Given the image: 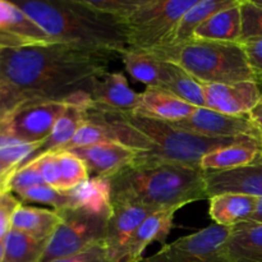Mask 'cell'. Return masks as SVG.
<instances>
[{
	"mask_svg": "<svg viewBox=\"0 0 262 262\" xmlns=\"http://www.w3.org/2000/svg\"><path fill=\"white\" fill-rule=\"evenodd\" d=\"M114 55L61 42L0 46V81L18 102L50 100L90 107L91 87Z\"/></svg>",
	"mask_w": 262,
	"mask_h": 262,
	"instance_id": "1",
	"label": "cell"
},
{
	"mask_svg": "<svg viewBox=\"0 0 262 262\" xmlns=\"http://www.w3.org/2000/svg\"><path fill=\"white\" fill-rule=\"evenodd\" d=\"M107 179L112 202L135 205L151 212L179 210L192 202L209 200L204 171L182 164L136 158Z\"/></svg>",
	"mask_w": 262,
	"mask_h": 262,
	"instance_id": "2",
	"label": "cell"
},
{
	"mask_svg": "<svg viewBox=\"0 0 262 262\" xmlns=\"http://www.w3.org/2000/svg\"><path fill=\"white\" fill-rule=\"evenodd\" d=\"M15 4L51 42L81 46L114 56L129 50L122 22L92 9L84 0H26Z\"/></svg>",
	"mask_w": 262,
	"mask_h": 262,
	"instance_id": "3",
	"label": "cell"
},
{
	"mask_svg": "<svg viewBox=\"0 0 262 262\" xmlns=\"http://www.w3.org/2000/svg\"><path fill=\"white\" fill-rule=\"evenodd\" d=\"M168 63L176 64L202 84H228L255 81L245 50L238 42L192 40L168 43L148 50Z\"/></svg>",
	"mask_w": 262,
	"mask_h": 262,
	"instance_id": "4",
	"label": "cell"
},
{
	"mask_svg": "<svg viewBox=\"0 0 262 262\" xmlns=\"http://www.w3.org/2000/svg\"><path fill=\"white\" fill-rule=\"evenodd\" d=\"M117 117L140 130L152 143V151L137 154L140 160H156L200 168V161L210 151L250 140L251 137L211 138L194 135L174 127L169 122L137 114L135 112L114 110ZM257 140V138H256ZM262 141V140H261Z\"/></svg>",
	"mask_w": 262,
	"mask_h": 262,
	"instance_id": "5",
	"label": "cell"
},
{
	"mask_svg": "<svg viewBox=\"0 0 262 262\" xmlns=\"http://www.w3.org/2000/svg\"><path fill=\"white\" fill-rule=\"evenodd\" d=\"M197 0H141L122 19L129 50L148 51L166 45L182 15Z\"/></svg>",
	"mask_w": 262,
	"mask_h": 262,
	"instance_id": "6",
	"label": "cell"
},
{
	"mask_svg": "<svg viewBox=\"0 0 262 262\" xmlns=\"http://www.w3.org/2000/svg\"><path fill=\"white\" fill-rule=\"evenodd\" d=\"M58 212L61 222L49 239L40 262L73 256L105 241L112 214H100L81 207H71Z\"/></svg>",
	"mask_w": 262,
	"mask_h": 262,
	"instance_id": "7",
	"label": "cell"
},
{
	"mask_svg": "<svg viewBox=\"0 0 262 262\" xmlns=\"http://www.w3.org/2000/svg\"><path fill=\"white\" fill-rule=\"evenodd\" d=\"M68 105L50 100H26L0 118V136L26 143L42 142Z\"/></svg>",
	"mask_w": 262,
	"mask_h": 262,
	"instance_id": "8",
	"label": "cell"
},
{
	"mask_svg": "<svg viewBox=\"0 0 262 262\" xmlns=\"http://www.w3.org/2000/svg\"><path fill=\"white\" fill-rule=\"evenodd\" d=\"M230 233V227L212 224L178 238L138 262H232L227 251Z\"/></svg>",
	"mask_w": 262,
	"mask_h": 262,
	"instance_id": "9",
	"label": "cell"
},
{
	"mask_svg": "<svg viewBox=\"0 0 262 262\" xmlns=\"http://www.w3.org/2000/svg\"><path fill=\"white\" fill-rule=\"evenodd\" d=\"M170 124L204 137H251L262 140V130L250 117H232L209 107H196L187 118Z\"/></svg>",
	"mask_w": 262,
	"mask_h": 262,
	"instance_id": "10",
	"label": "cell"
},
{
	"mask_svg": "<svg viewBox=\"0 0 262 262\" xmlns=\"http://www.w3.org/2000/svg\"><path fill=\"white\" fill-rule=\"evenodd\" d=\"M204 92L206 107L232 117H250L261 100L256 81L204 84Z\"/></svg>",
	"mask_w": 262,
	"mask_h": 262,
	"instance_id": "11",
	"label": "cell"
},
{
	"mask_svg": "<svg viewBox=\"0 0 262 262\" xmlns=\"http://www.w3.org/2000/svg\"><path fill=\"white\" fill-rule=\"evenodd\" d=\"M66 151L83 161L90 178H110L130 165L137 158L136 151L114 142H100Z\"/></svg>",
	"mask_w": 262,
	"mask_h": 262,
	"instance_id": "12",
	"label": "cell"
},
{
	"mask_svg": "<svg viewBox=\"0 0 262 262\" xmlns=\"http://www.w3.org/2000/svg\"><path fill=\"white\" fill-rule=\"evenodd\" d=\"M113 211L107 222L105 246L112 262H122L130 238L143 220L154 212L135 205L112 202Z\"/></svg>",
	"mask_w": 262,
	"mask_h": 262,
	"instance_id": "13",
	"label": "cell"
},
{
	"mask_svg": "<svg viewBox=\"0 0 262 262\" xmlns=\"http://www.w3.org/2000/svg\"><path fill=\"white\" fill-rule=\"evenodd\" d=\"M207 196L220 193H242L262 199V158L242 168L205 173Z\"/></svg>",
	"mask_w": 262,
	"mask_h": 262,
	"instance_id": "14",
	"label": "cell"
},
{
	"mask_svg": "<svg viewBox=\"0 0 262 262\" xmlns=\"http://www.w3.org/2000/svg\"><path fill=\"white\" fill-rule=\"evenodd\" d=\"M51 42L42 30L15 3L0 0V46Z\"/></svg>",
	"mask_w": 262,
	"mask_h": 262,
	"instance_id": "15",
	"label": "cell"
},
{
	"mask_svg": "<svg viewBox=\"0 0 262 262\" xmlns=\"http://www.w3.org/2000/svg\"><path fill=\"white\" fill-rule=\"evenodd\" d=\"M92 104L119 112H135L140 105L141 94L128 84L127 78L119 72H106L91 87Z\"/></svg>",
	"mask_w": 262,
	"mask_h": 262,
	"instance_id": "16",
	"label": "cell"
},
{
	"mask_svg": "<svg viewBox=\"0 0 262 262\" xmlns=\"http://www.w3.org/2000/svg\"><path fill=\"white\" fill-rule=\"evenodd\" d=\"M125 71L146 87L161 89L178 71L176 64L168 63L148 51L127 50L120 55Z\"/></svg>",
	"mask_w": 262,
	"mask_h": 262,
	"instance_id": "17",
	"label": "cell"
},
{
	"mask_svg": "<svg viewBox=\"0 0 262 262\" xmlns=\"http://www.w3.org/2000/svg\"><path fill=\"white\" fill-rule=\"evenodd\" d=\"M178 210H163L148 215L130 238L122 262H138L148 245L165 242L173 229L174 215Z\"/></svg>",
	"mask_w": 262,
	"mask_h": 262,
	"instance_id": "18",
	"label": "cell"
},
{
	"mask_svg": "<svg viewBox=\"0 0 262 262\" xmlns=\"http://www.w3.org/2000/svg\"><path fill=\"white\" fill-rule=\"evenodd\" d=\"M262 141L256 138L233 143L230 146L210 151L200 161V169L204 173L224 171L250 165L261 152Z\"/></svg>",
	"mask_w": 262,
	"mask_h": 262,
	"instance_id": "19",
	"label": "cell"
},
{
	"mask_svg": "<svg viewBox=\"0 0 262 262\" xmlns=\"http://www.w3.org/2000/svg\"><path fill=\"white\" fill-rule=\"evenodd\" d=\"M196 107L158 87H146L141 94L140 105L135 113L164 122H178L194 112Z\"/></svg>",
	"mask_w": 262,
	"mask_h": 262,
	"instance_id": "20",
	"label": "cell"
},
{
	"mask_svg": "<svg viewBox=\"0 0 262 262\" xmlns=\"http://www.w3.org/2000/svg\"><path fill=\"white\" fill-rule=\"evenodd\" d=\"M258 200L242 193L215 194L209 199V215L214 224L232 228L246 222L255 212Z\"/></svg>",
	"mask_w": 262,
	"mask_h": 262,
	"instance_id": "21",
	"label": "cell"
},
{
	"mask_svg": "<svg viewBox=\"0 0 262 262\" xmlns=\"http://www.w3.org/2000/svg\"><path fill=\"white\" fill-rule=\"evenodd\" d=\"M86 117V109L78 105H68L66 112L60 115L54 125L53 130L48 138L40 142L37 150L25 161L20 166H25L37 159L43 154L51 152V151H60L67 147L69 142L73 140L77 130L79 129ZM19 166V168H20Z\"/></svg>",
	"mask_w": 262,
	"mask_h": 262,
	"instance_id": "22",
	"label": "cell"
},
{
	"mask_svg": "<svg viewBox=\"0 0 262 262\" xmlns=\"http://www.w3.org/2000/svg\"><path fill=\"white\" fill-rule=\"evenodd\" d=\"M241 0L237 4L215 13L207 18L194 32V40L239 42L241 38Z\"/></svg>",
	"mask_w": 262,
	"mask_h": 262,
	"instance_id": "23",
	"label": "cell"
},
{
	"mask_svg": "<svg viewBox=\"0 0 262 262\" xmlns=\"http://www.w3.org/2000/svg\"><path fill=\"white\" fill-rule=\"evenodd\" d=\"M60 222V214L55 210L40 209L22 204L13 215L12 229L32 235L37 239L49 241Z\"/></svg>",
	"mask_w": 262,
	"mask_h": 262,
	"instance_id": "24",
	"label": "cell"
},
{
	"mask_svg": "<svg viewBox=\"0 0 262 262\" xmlns=\"http://www.w3.org/2000/svg\"><path fill=\"white\" fill-rule=\"evenodd\" d=\"M239 0H197L179 19L168 43L186 42L193 38L197 28L215 13L237 4ZM166 43V45H168Z\"/></svg>",
	"mask_w": 262,
	"mask_h": 262,
	"instance_id": "25",
	"label": "cell"
},
{
	"mask_svg": "<svg viewBox=\"0 0 262 262\" xmlns=\"http://www.w3.org/2000/svg\"><path fill=\"white\" fill-rule=\"evenodd\" d=\"M232 262H262V225H235L227 243Z\"/></svg>",
	"mask_w": 262,
	"mask_h": 262,
	"instance_id": "26",
	"label": "cell"
},
{
	"mask_svg": "<svg viewBox=\"0 0 262 262\" xmlns=\"http://www.w3.org/2000/svg\"><path fill=\"white\" fill-rule=\"evenodd\" d=\"M72 207H81L100 214H112V187L107 178H90L68 191Z\"/></svg>",
	"mask_w": 262,
	"mask_h": 262,
	"instance_id": "27",
	"label": "cell"
},
{
	"mask_svg": "<svg viewBox=\"0 0 262 262\" xmlns=\"http://www.w3.org/2000/svg\"><path fill=\"white\" fill-rule=\"evenodd\" d=\"M48 242L12 229L4 239L3 262H40Z\"/></svg>",
	"mask_w": 262,
	"mask_h": 262,
	"instance_id": "28",
	"label": "cell"
},
{
	"mask_svg": "<svg viewBox=\"0 0 262 262\" xmlns=\"http://www.w3.org/2000/svg\"><path fill=\"white\" fill-rule=\"evenodd\" d=\"M161 90L170 92L171 95L179 97L194 107H206L204 84L194 79L192 76H189L187 72H184L179 67L176 74L170 78V81L164 84Z\"/></svg>",
	"mask_w": 262,
	"mask_h": 262,
	"instance_id": "29",
	"label": "cell"
},
{
	"mask_svg": "<svg viewBox=\"0 0 262 262\" xmlns=\"http://www.w3.org/2000/svg\"><path fill=\"white\" fill-rule=\"evenodd\" d=\"M58 155L61 169V182L59 191H71L89 181V170L81 159L66 150L58 151Z\"/></svg>",
	"mask_w": 262,
	"mask_h": 262,
	"instance_id": "30",
	"label": "cell"
},
{
	"mask_svg": "<svg viewBox=\"0 0 262 262\" xmlns=\"http://www.w3.org/2000/svg\"><path fill=\"white\" fill-rule=\"evenodd\" d=\"M18 200L20 202H33V204H43L50 205L53 210L60 211L64 209H71L72 199L69 192L59 191L53 188L48 184H41V186L33 187L18 194Z\"/></svg>",
	"mask_w": 262,
	"mask_h": 262,
	"instance_id": "31",
	"label": "cell"
},
{
	"mask_svg": "<svg viewBox=\"0 0 262 262\" xmlns=\"http://www.w3.org/2000/svg\"><path fill=\"white\" fill-rule=\"evenodd\" d=\"M239 43L253 38H262V7L255 0H241Z\"/></svg>",
	"mask_w": 262,
	"mask_h": 262,
	"instance_id": "32",
	"label": "cell"
},
{
	"mask_svg": "<svg viewBox=\"0 0 262 262\" xmlns=\"http://www.w3.org/2000/svg\"><path fill=\"white\" fill-rule=\"evenodd\" d=\"M43 183V179L41 177L40 171L36 168L35 164H27V165L18 168L10 174L7 182V191L18 196L22 192L33 187L41 186Z\"/></svg>",
	"mask_w": 262,
	"mask_h": 262,
	"instance_id": "33",
	"label": "cell"
},
{
	"mask_svg": "<svg viewBox=\"0 0 262 262\" xmlns=\"http://www.w3.org/2000/svg\"><path fill=\"white\" fill-rule=\"evenodd\" d=\"M30 164H35L43 179V183L53 188L59 189L61 182V169L58 151L43 154ZM22 168V166H20Z\"/></svg>",
	"mask_w": 262,
	"mask_h": 262,
	"instance_id": "34",
	"label": "cell"
},
{
	"mask_svg": "<svg viewBox=\"0 0 262 262\" xmlns=\"http://www.w3.org/2000/svg\"><path fill=\"white\" fill-rule=\"evenodd\" d=\"M40 146L38 143H26L19 141H12L8 145L0 147V161L12 168L18 169Z\"/></svg>",
	"mask_w": 262,
	"mask_h": 262,
	"instance_id": "35",
	"label": "cell"
},
{
	"mask_svg": "<svg viewBox=\"0 0 262 262\" xmlns=\"http://www.w3.org/2000/svg\"><path fill=\"white\" fill-rule=\"evenodd\" d=\"M89 7L104 14L113 15L122 22L123 18L127 17L141 0H84Z\"/></svg>",
	"mask_w": 262,
	"mask_h": 262,
	"instance_id": "36",
	"label": "cell"
},
{
	"mask_svg": "<svg viewBox=\"0 0 262 262\" xmlns=\"http://www.w3.org/2000/svg\"><path fill=\"white\" fill-rule=\"evenodd\" d=\"M20 205L22 202L18 197L10 192H7L0 197V242H3L8 233L12 230L13 215Z\"/></svg>",
	"mask_w": 262,
	"mask_h": 262,
	"instance_id": "37",
	"label": "cell"
},
{
	"mask_svg": "<svg viewBox=\"0 0 262 262\" xmlns=\"http://www.w3.org/2000/svg\"><path fill=\"white\" fill-rule=\"evenodd\" d=\"M50 262H112L109 258V253H107L106 246L105 242L96 243V245L91 246L87 250L82 251V252L76 253L73 256H68V257L59 258V260H54Z\"/></svg>",
	"mask_w": 262,
	"mask_h": 262,
	"instance_id": "38",
	"label": "cell"
},
{
	"mask_svg": "<svg viewBox=\"0 0 262 262\" xmlns=\"http://www.w3.org/2000/svg\"><path fill=\"white\" fill-rule=\"evenodd\" d=\"M241 45L245 50L248 66L255 74V79L260 78L262 77V38L245 41L241 42Z\"/></svg>",
	"mask_w": 262,
	"mask_h": 262,
	"instance_id": "39",
	"label": "cell"
},
{
	"mask_svg": "<svg viewBox=\"0 0 262 262\" xmlns=\"http://www.w3.org/2000/svg\"><path fill=\"white\" fill-rule=\"evenodd\" d=\"M255 81H256V83H257L258 90H260L261 100H260V102H258L257 106L252 110V113L250 114V118H251V120H252V122L255 123V124L262 130V77H260V78H256Z\"/></svg>",
	"mask_w": 262,
	"mask_h": 262,
	"instance_id": "40",
	"label": "cell"
},
{
	"mask_svg": "<svg viewBox=\"0 0 262 262\" xmlns=\"http://www.w3.org/2000/svg\"><path fill=\"white\" fill-rule=\"evenodd\" d=\"M237 225H262V199L258 200L257 207H256L255 212L248 217L246 222L241 223ZM235 227V225H234Z\"/></svg>",
	"mask_w": 262,
	"mask_h": 262,
	"instance_id": "41",
	"label": "cell"
},
{
	"mask_svg": "<svg viewBox=\"0 0 262 262\" xmlns=\"http://www.w3.org/2000/svg\"><path fill=\"white\" fill-rule=\"evenodd\" d=\"M15 170V168H12V166L7 165L3 161H0V178H4V177L10 176L13 171Z\"/></svg>",
	"mask_w": 262,
	"mask_h": 262,
	"instance_id": "42",
	"label": "cell"
},
{
	"mask_svg": "<svg viewBox=\"0 0 262 262\" xmlns=\"http://www.w3.org/2000/svg\"><path fill=\"white\" fill-rule=\"evenodd\" d=\"M9 177L10 176L4 177V178H0V197L8 192L7 191V182H8V178H9Z\"/></svg>",
	"mask_w": 262,
	"mask_h": 262,
	"instance_id": "43",
	"label": "cell"
},
{
	"mask_svg": "<svg viewBox=\"0 0 262 262\" xmlns=\"http://www.w3.org/2000/svg\"><path fill=\"white\" fill-rule=\"evenodd\" d=\"M12 141L14 140H10V138H7V137H3V136H0V147L4 145H8V143H10Z\"/></svg>",
	"mask_w": 262,
	"mask_h": 262,
	"instance_id": "44",
	"label": "cell"
},
{
	"mask_svg": "<svg viewBox=\"0 0 262 262\" xmlns=\"http://www.w3.org/2000/svg\"><path fill=\"white\" fill-rule=\"evenodd\" d=\"M3 258H4V241L0 242V262H3Z\"/></svg>",
	"mask_w": 262,
	"mask_h": 262,
	"instance_id": "45",
	"label": "cell"
},
{
	"mask_svg": "<svg viewBox=\"0 0 262 262\" xmlns=\"http://www.w3.org/2000/svg\"><path fill=\"white\" fill-rule=\"evenodd\" d=\"M255 2H256V3H257V4H258V5H261V7H262V0H255Z\"/></svg>",
	"mask_w": 262,
	"mask_h": 262,
	"instance_id": "46",
	"label": "cell"
},
{
	"mask_svg": "<svg viewBox=\"0 0 262 262\" xmlns=\"http://www.w3.org/2000/svg\"><path fill=\"white\" fill-rule=\"evenodd\" d=\"M258 156H261V158H262V147H261V152H260V155H258Z\"/></svg>",
	"mask_w": 262,
	"mask_h": 262,
	"instance_id": "47",
	"label": "cell"
},
{
	"mask_svg": "<svg viewBox=\"0 0 262 262\" xmlns=\"http://www.w3.org/2000/svg\"><path fill=\"white\" fill-rule=\"evenodd\" d=\"M0 86H2V81H0Z\"/></svg>",
	"mask_w": 262,
	"mask_h": 262,
	"instance_id": "48",
	"label": "cell"
}]
</instances>
